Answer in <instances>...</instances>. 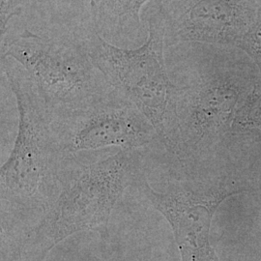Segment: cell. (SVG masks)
Here are the masks:
<instances>
[{"label": "cell", "mask_w": 261, "mask_h": 261, "mask_svg": "<svg viewBox=\"0 0 261 261\" xmlns=\"http://www.w3.org/2000/svg\"><path fill=\"white\" fill-rule=\"evenodd\" d=\"M151 0H90L94 24L105 41L121 48H136L148 39L141 18Z\"/></svg>", "instance_id": "7"}, {"label": "cell", "mask_w": 261, "mask_h": 261, "mask_svg": "<svg viewBox=\"0 0 261 261\" xmlns=\"http://www.w3.org/2000/svg\"><path fill=\"white\" fill-rule=\"evenodd\" d=\"M1 67L19 111L14 148L0 172L1 227L18 232L20 239L56 202L72 157L53 129L50 106L28 72L13 58L2 59Z\"/></svg>", "instance_id": "1"}, {"label": "cell", "mask_w": 261, "mask_h": 261, "mask_svg": "<svg viewBox=\"0 0 261 261\" xmlns=\"http://www.w3.org/2000/svg\"><path fill=\"white\" fill-rule=\"evenodd\" d=\"M89 21L66 35L7 32L1 38V60L13 58L22 66L53 110L86 103L113 88L84 46L83 32Z\"/></svg>", "instance_id": "3"}, {"label": "cell", "mask_w": 261, "mask_h": 261, "mask_svg": "<svg viewBox=\"0 0 261 261\" xmlns=\"http://www.w3.org/2000/svg\"><path fill=\"white\" fill-rule=\"evenodd\" d=\"M145 169L139 150H118L91 164L70 159L61 176V191L45 217L19 239L22 261H44L58 243L77 232L108 233L113 208Z\"/></svg>", "instance_id": "2"}, {"label": "cell", "mask_w": 261, "mask_h": 261, "mask_svg": "<svg viewBox=\"0 0 261 261\" xmlns=\"http://www.w3.org/2000/svg\"><path fill=\"white\" fill-rule=\"evenodd\" d=\"M142 16L148 39L141 47L121 48L108 43L98 34L94 20L84 28L83 38L94 65L114 89L139 108L160 136L172 93L165 57V27L150 3Z\"/></svg>", "instance_id": "4"}, {"label": "cell", "mask_w": 261, "mask_h": 261, "mask_svg": "<svg viewBox=\"0 0 261 261\" xmlns=\"http://www.w3.org/2000/svg\"><path fill=\"white\" fill-rule=\"evenodd\" d=\"M249 44L252 46L255 51L261 54V17H259L256 24L252 28V31L249 34L248 38Z\"/></svg>", "instance_id": "8"}, {"label": "cell", "mask_w": 261, "mask_h": 261, "mask_svg": "<svg viewBox=\"0 0 261 261\" xmlns=\"http://www.w3.org/2000/svg\"><path fill=\"white\" fill-rule=\"evenodd\" d=\"M51 111L53 129L70 157L111 147L140 151L161 142L149 119L114 88L83 105Z\"/></svg>", "instance_id": "5"}, {"label": "cell", "mask_w": 261, "mask_h": 261, "mask_svg": "<svg viewBox=\"0 0 261 261\" xmlns=\"http://www.w3.org/2000/svg\"><path fill=\"white\" fill-rule=\"evenodd\" d=\"M133 188H137L170 224L181 261H220L210 244L211 222L217 208L234 192L224 187L158 192L150 186L145 169Z\"/></svg>", "instance_id": "6"}]
</instances>
